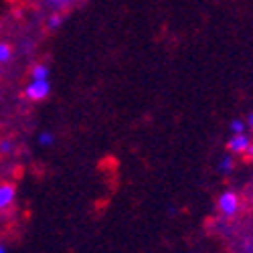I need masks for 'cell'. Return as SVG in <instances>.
<instances>
[{"label": "cell", "instance_id": "cell-1", "mask_svg": "<svg viewBox=\"0 0 253 253\" xmlns=\"http://www.w3.org/2000/svg\"><path fill=\"white\" fill-rule=\"evenodd\" d=\"M49 93H51L49 79H33L25 89V97L31 101H43L49 97Z\"/></svg>", "mask_w": 253, "mask_h": 253}, {"label": "cell", "instance_id": "cell-2", "mask_svg": "<svg viewBox=\"0 0 253 253\" xmlns=\"http://www.w3.org/2000/svg\"><path fill=\"white\" fill-rule=\"evenodd\" d=\"M219 211L221 215H225L227 219L235 217L237 211H239V197L233 193V191H227L219 197Z\"/></svg>", "mask_w": 253, "mask_h": 253}, {"label": "cell", "instance_id": "cell-3", "mask_svg": "<svg viewBox=\"0 0 253 253\" xmlns=\"http://www.w3.org/2000/svg\"><path fill=\"white\" fill-rule=\"evenodd\" d=\"M14 197H16V186L12 182H4V180L0 182V211L8 209L14 201Z\"/></svg>", "mask_w": 253, "mask_h": 253}, {"label": "cell", "instance_id": "cell-4", "mask_svg": "<svg viewBox=\"0 0 253 253\" xmlns=\"http://www.w3.org/2000/svg\"><path fill=\"white\" fill-rule=\"evenodd\" d=\"M249 138L245 134H233L227 142V150L229 152H235V154H245V150L249 148Z\"/></svg>", "mask_w": 253, "mask_h": 253}, {"label": "cell", "instance_id": "cell-5", "mask_svg": "<svg viewBox=\"0 0 253 253\" xmlns=\"http://www.w3.org/2000/svg\"><path fill=\"white\" fill-rule=\"evenodd\" d=\"M83 0H43V4L49 6L53 12H63V14H65L67 10H71V8H75Z\"/></svg>", "mask_w": 253, "mask_h": 253}, {"label": "cell", "instance_id": "cell-6", "mask_svg": "<svg viewBox=\"0 0 253 253\" xmlns=\"http://www.w3.org/2000/svg\"><path fill=\"white\" fill-rule=\"evenodd\" d=\"M31 77H33V79H49V67L43 65V63H39V65L33 67Z\"/></svg>", "mask_w": 253, "mask_h": 253}, {"label": "cell", "instance_id": "cell-7", "mask_svg": "<svg viewBox=\"0 0 253 253\" xmlns=\"http://www.w3.org/2000/svg\"><path fill=\"white\" fill-rule=\"evenodd\" d=\"M63 18H65V16H63V12H53L51 16H49V20H47V27L51 29V31H55V29H59L61 25H63Z\"/></svg>", "mask_w": 253, "mask_h": 253}, {"label": "cell", "instance_id": "cell-8", "mask_svg": "<svg viewBox=\"0 0 253 253\" xmlns=\"http://www.w3.org/2000/svg\"><path fill=\"white\" fill-rule=\"evenodd\" d=\"M12 57V49L8 43H0V63H8Z\"/></svg>", "mask_w": 253, "mask_h": 253}, {"label": "cell", "instance_id": "cell-9", "mask_svg": "<svg viewBox=\"0 0 253 253\" xmlns=\"http://www.w3.org/2000/svg\"><path fill=\"white\" fill-rule=\"evenodd\" d=\"M231 168H233V158L231 156H225V158H221V162H219V170L223 172V174H227Z\"/></svg>", "mask_w": 253, "mask_h": 253}, {"label": "cell", "instance_id": "cell-10", "mask_svg": "<svg viewBox=\"0 0 253 253\" xmlns=\"http://www.w3.org/2000/svg\"><path fill=\"white\" fill-rule=\"evenodd\" d=\"M245 128H247V124L241 122V120L231 122V132H233V134H245Z\"/></svg>", "mask_w": 253, "mask_h": 253}, {"label": "cell", "instance_id": "cell-11", "mask_svg": "<svg viewBox=\"0 0 253 253\" xmlns=\"http://www.w3.org/2000/svg\"><path fill=\"white\" fill-rule=\"evenodd\" d=\"M39 144L41 146H53L55 144V136L51 132H43V134L39 136Z\"/></svg>", "mask_w": 253, "mask_h": 253}, {"label": "cell", "instance_id": "cell-12", "mask_svg": "<svg viewBox=\"0 0 253 253\" xmlns=\"http://www.w3.org/2000/svg\"><path fill=\"white\" fill-rule=\"evenodd\" d=\"M14 150V142L12 140H2L0 142V154H10Z\"/></svg>", "mask_w": 253, "mask_h": 253}, {"label": "cell", "instance_id": "cell-13", "mask_svg": "<svg viewBox=\"0 0 253 253\" xmlns=\"http://www.w3.org/2000/svg\"><path fill=\"white\" fill-rule=\"evenodd\" d=\"M245 154H247V158H249V160H253V144H249V148L245 150Z\"/></svg>", "mask_w": 253, "mask_h": 253}, {"label": "cell", "instance_id": "cell-14", "mask_svg": "<svg viewBox=\"0 0 253 253\" xmlns=\"http://www.w3.org/2000/svg\"><path fill=\"white\" fill-rule=\"evenodd\" d=\"M247 126H249V128H253V112H251L249 118H247Z\"/></svg>", "mask_w": 253, "mask_h": 253}, {"label": "cell", "instance_id": "cell-15", "mask_svg": "<svg viewBox=\"0 0 253 253\" xmlns=\"http://www.w3.org/2000/svg\"><path fill=\"white\" fill-rule=\"evenodd\" d=\"M0 253H6V251H4V247H2V245H0Z\"/></svg>", "mask_w": 253, "mask_h": 253}]
</instances>
